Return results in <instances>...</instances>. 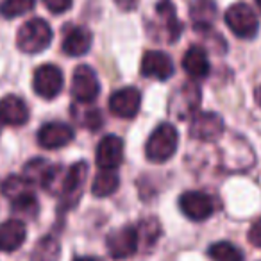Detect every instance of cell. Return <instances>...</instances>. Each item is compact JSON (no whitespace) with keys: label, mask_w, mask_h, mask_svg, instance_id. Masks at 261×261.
Segmentation results:
<instances>
[{"label":"cell","mask_w":261,"mask_h":261,"mask_svg":"<svg viewBox=\"0 0 261 261\" xmlns=\"http://www.w3.org/2000/svg\"><path fill=\"white\" fill-rule=\"evenodd\" d=\"M73 0H43V6L52 15H63L72 8Z\"/></svg>","instance_id":"f1b7e54d"},{"label":"cell","mask_w":261,"mask_h":261,"mask_svg":"<svg viewBox=\"0 0 261 261\" xmlns=\"http://www.w3.org/2000/svg\"><path fill=\"white\" fill-rule=\"evenodd\" d=\"M249 242L256 247H261V218H257L249 231Z\"/></svg>","instance_id":"f546056e"},{"label":"cell","mask_w":261,"mask_h":261,"mask_svg":"<svg viewBox=\"0 0 261 261\" xmlns=\"http://www.w3.org/2000/svg\"><path fill=\"white\" fill-rule=\"evenodd\" d=\"M140 106H142V93L138 88H120L109 97V111L118 118H135L140 111Z\"/></svg>","instance_id":"8fae6325"},{"label":"cell","mask_w":261,"mask_h":261,"mask_svg":"<svg viewBox=\"0 0 261 261\" xmlns=\"http://www.w3.org/2000/svg\"><path fill=\"white\" fill-rule=\"evenodd\" d=\"M256 6L259 8V11H261V0H256Z\"/></svg>","instance_id":"836d02e7"},{"label":"cell","mask_w":261,"mask_h":261,"mask_svg":"<svg viewBox=\"0 0 261 261\" xmlns=\"http://www.w3.org/2000/svg\"><path fill=\"white\" fill-rule=\"evenodd\" d=\"M2 193L13 204L16 211L33 215V217L38 213V200L36 195L33 193V185L23 175L22 177L11 175V177L6 179L4 185H2Z\"/></svg>","instance_id":"3957f363"},{"label":"cell","mask_w":261,"mask_h":261,"mask_svg":"<svg viewBox=\"0 0 261 261\" xmlns=\"http://www.w3.org/2000/svg\"><path fill=\"white\" fill-rule=\"evenodd\" d=\"M179 207L182 215L193 222H202L215 213V202L207 193L204 192H185L179 197Z\"/></svg>","instance_id":"30bf717a"},{"label":"cell","mask_w":261,"mask_h":261,"mask_svg":"<svg viewBox=\"0 0 261 261\" xmlns=\"http://www.w3.org/2000/svg\"><path fill=\"white\" fill-rule=\"evenodd\" d=\"M118 185L120 179L115 170H100L91 182V192L95 197H109L116 192Z\"/></svg>","instance_id":"603a6c76"},{"label":"cell","mask_w":261,"mask_h":261,"mask_svg":"<svg viewBox=\"0 0 261 261\" xmlns=\"http://www.w3.org/2000/svg\"><path fill=\"white\" fill-rule=\"evenodd\" d=\"M52 165H48V161L41 160V158H36V160L29 161L23 168V177L31 182V185H43L45 175L48 174Z\"/></svg>","instance_id":"4316f807"},{"label":"cell","mask_w":261,"mask_h":261,"mask_svg":"<svg viewBox=\"0 0 261 261\" xmlns=\"http://www.w3.org/2000/svg\"><path fill=\"white\" fill-rule=\"evenodd\" d=\"M256 100H257V104L261 106V86H259V88H257V90H256Z\"/></svg>","instance_id":"d6a6232c"},{"label":"cell","mask_w":261,"mask_h":261,"mask_svg":"<svg viewBox=\"0 0 261 261\" xmlns=\"http://www.w3.org/2000/svg\"><path fill=\"white\" fill-rule=\"evenodd\" d=\"M108 252L113 259H127L136 252L140 245L138 229L133 225H123L120 229H115L106 238Z\"/></svg>","instance_id":"5b68a950"},{"label":"cell","mask_w":261,"mask_h":261,"mask_svg":"<svg viewBox=\"0 0 261 261\" xmlns=\"http://www.w3.org/2000/svg\"><path fill=\"white\" fill-rule=\"evenodd\" d=\"M200 98H202V95H200V90L197 84H193V83L182 84V86L175 91L174 97L170 98L168 113L179 120L192 118L197 113V109H199Z\"/></svg>","instance_id":"8992f818"},{"label":"cell","mask_w":261,"mask_h":261,"mask_svg":"<svg viewBox=\"0 0 261 261\" xmlns=\"http://www.w3.org/2000/svg\"><path fill=\"white\" fill-rule=\"evenodd\" d=\"M52 41V29L43 18H33L20 27L16 45L25 54H40Z\"/></svg>","instance_id":"7a4b0ae2"},{"label":"cell","mask_w":261,"mask_h":261,"mask_svg":"<svg viewBox=\"0 0 261 261\" xmlns=\"http://www.w3.org/2000/svg\"><path fill=\"white\" fill-rule=\"evenodd\" d=\"M2 127H4V122H2V120H0V130H2Z\"/></svg>","instance_id":"e575fe53"},{"label":"cell","mask_w":261,"mask_h":261,"mask_svg":"<svg viewBox=\"0 0 261 261\" xmlns=\"http://www.w3.org/2000/svg\"><path fill=\"white\" fill-rule=\"evenodd\" d=\"M33 88L41 98L58 97L63 90V72L56 65H41L33 77Z\"/></svg>","instance_id":"9c48e42d"},{"label":"cell","mask_w":261,"mask_h":261,"mask_svg":"<svg viewBox=\"0 0 261 261\" xmlns=\"http://www.w3.org/2000/svg\"><path fill=\"white\" fill-rule=\"evenodd\" d=\"M182 70L193 79H204L210 73V59L202 47L193 45L182 56Z\"/></svg>","instance_id":"ffe728a7"},{"label":"cell","mask_w":261,"mask_h":261,"mask_svg":"<svg viewBox=\"0 0 261 261\" xmlns=\"http://www.w3.org/2000/svg\"><path fill=\"white\" fill-rule=\"evenodd\" d=\"M138 229V240L140 242H145L147 245H150V243H154L158 238H160V224H158L156 218H149V220H143L142 224H140Z\"/></svg>","instance_id":"83f0119b"},{"label":"cell","mask_w":261,"mask_h":261,"mask_svg":"<svg viewBox=\"0 0 261 261\" xmlns=\"http://www.w3.org/2000/svg\"><path fill=\"white\" fill-rule=\"evenodd\" d=\"M0 120L4 122V125L13 127L27 123L29 109H27L25 102L16 95H6L4 98H0Z\"/></svg>","instance_id":"d6986e66"},{"label":"cell","mask_w":261,"mask_h":261,"mask_svg":"<svg viewBox=\"0 0 261 261\" xmlns=\"http://www.w3.org/2000/svg\"><path fill=\"white\" fill-rule=\"evenodd\" d=\"M72 116L77 120L81 127L88 130H97L102 125V115L98 113V109L91 108L90 104H81L77 102L72 108Z\"/></svg>","instance_id":"7402d4cb"},{"label":"cell","mask_w":261,"mask_h":261,"mask_svg":"<svg viewBox=\"0 0 261 261\" xmlns=\"http://www.w3.org/2000/svg\"><path fill=\"white\" fill-rule=\"evenodd\" d=\"M34 4H36V0H4L0 4V15L8 20L23 16L31 9H34Z\"/></svg>","instance_id":"484cf974"},{"label":"cell","mask_w":261,"mask_h":261,"mask_svg":"<svg viewBox=\"0 0 261 261\" xmlns=\"http://www.w3.org/2000/svg\"><path fill=\"white\" fill-rule=\"evenodd\" d=\"M25 238L27 227L18 218H9L0 224V252H13L20 249Z\"/></svg>","instance_id":"ac0fdd59"},{"label":"cell","mask_w":261,"mask_h":261,"mask_svg":"<svg viewBox=\"0 0 261 261\" xmlns=\"http://www.w3.org/2000/svg\"><path fill=\"white\" fill-rule=\"evenodd\" d=\"M211 261H243V252L231 242H217L207 249Z\"/></svg>","instance_id":"cb8c5ba5"},{"label":"cell","mask_w":261,"mask_h":261,"mask_svg":"<svg viewBox=\"0 0 261 261\" xmlns=\"http://www.w3.org/2000/svg\"><path fill=\"white\" fill-rule=\"evenodd\" d=\"M100 84H98L97 73L88 65H81L75 68L72 77V97L81 104H91L98 97Z\"/></svg>","instance_id":"52a82bcc"},{"label":"cell","mask_w":261,"mask_h":261,"mask_svg":"<svg viewBox=\"0 0 261 261\" xmlns=\"http://www.w3.org/2000/svg\"><path fill=\"white\" fill-rule=\"evenodd\" d=\"M73 261H104V259H100V257H97V256H79Z\"/></svg>","instance_id":"1f68e13d"},{"label":"cell","mask_w":261,"mask_h":261,"mask_svg":"<svg viewBox=\"0 0 261 261\" xmlns=\"http://www.w3.org/2000/svg\"><path fill=\"white\" fill-rule=\"evenodd\" d=\"M156 16H158V31L160 36H165L167 43H174L181 34V22L175 15V8L170 0H161L156 6Z\"/></svg>","instance_id":"9a60e30c"},{"label":"cell","mask_w":261,"mask_h":261,"mask_svg":"<svg viewBox=\"0 0 261 261\" xmlns=\"http://www.w3.org/2000/svg\"><path fill=\"white\" fill-rule=\"evenodd\" d=\"M61 249H59V243L56 238L47 236V238L40 240L38 245L34 247V252L31 256V261H58Z\"/></svg>","instance_id":"d4e9b609"},{"label":"cell","mask_w":261,"mask_h":261,"mask_svg":"<svg viewBox=\"0 0 261 261\" xmlns=\"http://www.w3.org/2000/svg\"><path fill=\"white\" fill-rule=\"evenodd\" d=\"M190 120V136L200 142H217L224 133V120L217 113H195Z\"/></svg>","instance_id":"ba28073f"},{"label":"cell","mask_w":261,"mask_h":261,"mask_svg":"<svg viewBox=\"0 0 261 261\" xmlns=\"http://www.w3.org/2000/svg\"><path fill=\"white\" fill-rule=\"evenodd\" d=\"M192 20L197 31H206L213 27V22L217 18V4L213 0H195L192 4Z\"/></svg>","instance_id":"44dd1931"},{"label":"cell","mask_w":261,"mask_h":261,"mask_svg":"<svg viewBox=\"0 0 261 261\" xmlns=\"http://www.w3.org/2000/svg\"><path fill=\"white\" fill-rule=\"evenodd\" d=\"M179 135L172 123H161L152 130L145 143V156L152 163H165L177 150Z\"/></svg>","instance_id":"6da1fadb"},{"label":"cell","mask_w":261,"mask_h":261,"mask_svg":"<svg viewBox=\"0 0 261 261\" xmlns=\"http://www.w3.org/2000/svg\"><path fill=\"white\" fill-rule=\"evenodd\" d=\"M225 25L231 29L234 36L242 38V40H250L257 34L259 29V20H257L256 13L250 9L247 4H232L231 8L225 11Z\"/></svg>","instance_id":"277c9868"},{"label":"cell","mask_w":261,"mask_h":261,"mask_svg":"<svg viewBox=\"0 0 261 261\" xmlns=\"http://www.w3.org/2000/svg\"><path fill=\"white\" fill-rule=\"evenodd\" d=\"M73 140V129L68 123L63 122H48L38 130V143L43 149L56 150L66 147Z\"/></svg>","instance_id":"5bb4252c"},{"label":"cell","mask_w":261,"mask_h":261,"mask_svg":"<svg viewBox=\"0 0 261 261\" xmlns=\"http://www.w3.org/2000/svg\"><path fill=\"white\" fill-rule=\"evenodd\" d=\"M140 72L143 77L158 81H168L174 75V61L168 54L161 50H147L142 58Z\"/></svg>","instance_id":"4fadbf2b"},{"label":"cell","mask_w":261,"mask_h":261,"mask_svg":"<svg viewBox=\"0 0 261 261\" xmlns=\"http://www.w3.org/2000/svg\"><path fill=\"white\" fill-rule=\"evenodd\" d=\"M86 175H88V165L84 161H77L70 168H66V175L61 188V197L65 200V204H68V206L75 204V199L79 197L84 181H86Z\"/></svg>","instance_id":"2e32d148"},{"label":"cell","mask_w":261,"mask_h":261,"mask_svg":"<svg viewBox=\"0 0 261 261\" xmlns=\"http://www.w3.org/2000/svg\"><path fill=\"white\" fill-rule=\"evenodd\" d=\"M91 41L93 36L86 27L79 25H70L65 31V38H63V52L70 58H81L91 48Z\"/></svg>","instance_id":"e0dca14e"},{"label":"cell","mask_w":261,"mask_h":261,"mask_svg":"<svg viewBox=\"0 0 261 261\" xmlns=\"http://www.w3.org/2000/svg\"><path fill=\"white\" fill-rule=\"evenodd\" d=\"M115 2L122 9H135L136 8V2H138V0H115Z\"/></svg>","instance_id":"4dcf8cb0"},{"label":"cell","mask_w":261,"mask_h":261,"mask_svg":"<svg viewBox=\"0 0 261 261\" xmlns=\"http://www.w3.org/2000/svg\"><path fill=\"white\" fill-rule=\"evenodd\" d=\"M95 161L102 170H115L123 161V140L116 135H108L98 142Z\"/></svg>","instance_id":"7c38bea8"}]
</instances>
